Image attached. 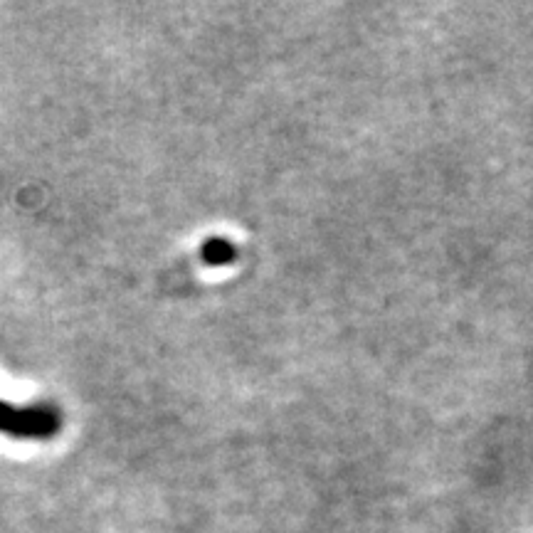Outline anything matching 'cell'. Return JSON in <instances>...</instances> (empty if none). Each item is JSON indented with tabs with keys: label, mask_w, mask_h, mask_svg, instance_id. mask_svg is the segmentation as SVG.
I'll list each match as a JSON object with an SVG mask.
<instances>
[]
</instances>
